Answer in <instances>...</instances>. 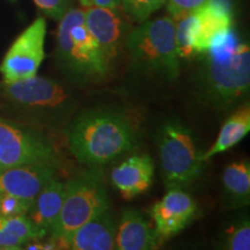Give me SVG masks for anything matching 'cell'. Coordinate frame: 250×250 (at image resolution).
I'll return each instance as SVG.
<instances>
[{
    "label": "cell",
    "instance_id": "28",
    "mask_svg": "<svg viewBox=\"0 0 250 250\" xmlns=\"http://www.w3.org/2000/svg\"><path fill=\"white\" fill-rule=\"evenodd\" d=\"M211 1L218 2V4L225 6V7L229 9V11H233L234 1H235V0H211Z\"/></svg>",
    "mask_w": 250,
    "mask_h": 250
},
{
    "label": "cell",
    "instance_id": "7",
    "mask_svg": "<svg viewBox=\"0 0 250 250\" xmlns=\"http://www.w3.org/2000/svg\"><path fill=\"white\" fill-rule=\"evenodd\" d=\"M166 189H190L203 173L205 162L195 134L180 121L161 125L156 138Z\"/></svg>",
    "mask_w": 250,
    "mask_h": 250
},
{
    "label": "cell",
    "instance_id": "13",
    "mask_svg": "<svg viewBox=\"0 0 250 250\" xmlns=\"http://www.w3.org/2000/svg\"><path fill=\"white\" fill-rule=\"evenodd\" d=\"M57 169L50 165H22L0 170V190L33 204Z\"/></svg>",
    "mask_w": 250,
    "mask_h": 250
},
{
    "label": "cell",
    "instance_id": "5",
    "mask_svg": "<svg viewBox=\"0 0 250 250\" xmlns=\"http://www.w3.org/2000/svg\"><path fill=\"white\" fill-rule=\"evenodd\" d=\"M125 49L134 70L168 81L179 78L181 59L173 17L146 20L131 29Z\"/></svg>",
    "mask_w": 250,
    "mask_h": 250
},
{
    "label": "cell",
    "instance_id": "15",
    "mask_svg": "<svg viewBox=\"0 0 250 250\" xmlns=\"http://www.w3.org/2000/svg\"><path fill=\"white\" fill-rule=\"evenodd\" d=\"M115 233V219L105 211L72 234L67 250H116Z\"/></svg>",
    "mask_w": 250,
    "mask_h": 250
},
{
    "label": "cell",
    "instance_id": "26",
    "mask_svg": "<svg viewBox=\"0 0 250 250\" xmlns=\"http://www.w3.org/2000/svg\"><path fill=\"white\" fill-rule=\"evenodd\" d=\"M208 0H166L168 13L170 17H179V15L191 13L197 8L203 6Z\"/></svg>",
    "mask_w": 250,
    "mask_h": 250
},
{
    "label": "cell",
    "instance_id": "11",
    "mask_svg": "<svg viewBox=\"0 0 250 250\" xmlns=\"http://www.w3.org/2000/svg\"><path fill=\"white\" fill-rule=\"evenodd\" d=\"M85 8L86 26L99 43L109 64L112 65L121 55L122 50L125 49V42L131 31L130 23L117 8L98 6H88Z\"/></svg>",
    "mask_w": 250,
    "mask_h": 250
},
{
    "label": "cell",
    "instance_id": "20",
    "mask_svg": "<svg viewBox=\"0 0 250 250\" xmlns=\"http://www.w3.org/2000/svg\"><path fill=\"white\" fill-rule=\"evenodd\" d=\"M48 236L27 215L0 217V250L22 247L34 240Z\"/></svg>",
    "mask_w": 250,
    "mask_h": 250
},
{
    "label": "cell",
    "instance_id": "10",
    "mask_svg": "<svg viewBox=\"0 0 250 250\" xmlns=\"http://www.w3.org/2000/svg\"><path fill=\"white\" fill-rule=\"evenodd\" d=\"M149 215L154 224L156 250L190 226L199 215V208L186 190L170 189L160 201L152 205Z\"/></svg>",
    "mask_w": 250,
    "mask_h": 250
},
{
    "label": "cell",
    "instance_id": "29",
    "mask_svg": "<svg viewBox=\"0 0 250 250\" xmlns=\"http://www.w3.org/2000/svg\"><path fill=\"white\" fill-rule=\"evenodd\" d=\"M80 2L83 4V7H87V6H88V0H80Z\"/></svg>",
    "mask_w": 250,
    "mask_h": 250
},
{
    "label": "cell",
    "instance_id": "12",
    "mask_svg": "<svg viewBox=\"0 0 250 250\" xmlns=\"http://www.w3.org/2000/svg\"><path fill=\"white\" fill-rule=\"evenodd\" d=\"M195 35L193 50L196 56L205 54L212 46H217L226 40L233 28L232 11L208 0L195 12Z\"/></svg>",
    "mask_w": 250,
    "mask_h": 250
},
{
    "label": "cell",
    "instance_id": "22",
    "mask_svg": "<svg viewBox=\"0 0 250 250\" xmlns=\"http://www.w3.org/2000/svg\"><path fill=\"white\" fill-rule=\"evenodd\" d=\"M175 36L180 59L195 57L193 35H195V14L186 13L175 17Z\"/></svg>",
    "mask_w": 250,
    "mask_h": 250
},
{
    "label": "cell",
    "instance_id": "17",
    "mask_svg": "<svg viewBox=\"0 0 250 250\" xmlns=\"http://www.w3.org/2000/svg\"><path fill=\"white\" fill-rule=\"evenodd\" d=\"M221 201L226 210L235 211L250 204V162L242 159L225 167L221 176Z\"/></svg>",
    "mask_w": 250,
    "mask_h": 250
},
{
    "label": "cell",
    "instance_id": "14",
    "mask_svg": "<svg viewBox=\"0 0 250 250\" xmlns=\"http://www.w3.org/2000/svg\"><path fill=\"white\" fill-rule=\"evenodd\" d=\"M154 177V161L148 154H133L112 168L110 181L125 199L146 192Z\"/></svg>",
    "mask_w": 250,
    "mask_h": 250
},
{
    "label": "cell",
    "instance_id": "31",
    "mask_svg": "<svg viewBox=\"0 0 250 250\" xmlns=\"http://www.w3.org/2000/svg\"><path fill=\"white\" fill-rule=\"evenodd\" d=\"M15 250H17V248H15Z\"/></svg>",
    "mask_w": 250,
    "mask_h": 250
},
{
    "label": "cell",
    "instance_id": "27",
    "mask_svg": "<svg viewBox=\"0 0 250 250\" xmlns=\"http://www.w3.org/2000/svg\"><path fill=\"white\" fill-rule=\"evenodd\" d=\"M121 1L122 0H88V6H98V7L104 8H118L121 7Z\"/></svg>",
    "mask_w": 250,
    "mask_h": 250
},
{
    "label": "cell",
    "instance_id": "3",
    "mask_svg": "<svg viewBox=\"0 0 250 250\" xmlns=\"http://www.w3.org/2000/svg\"><path fill=\"white\" fill-rule=\"evenodd\" d=\"M0 99L19 117L52 130L64 131L79 107V95L70 85L37 76L1 83Z\"/></svg>",
    "mask_w": 250,
    "mask_h": 250
},
{
    "label": "cell",
    "instance_id": "18",
    "mask_svg": "<svg viewBox=\"0 0 250 250\" xmlns=\"http://www.w3.org/2000/svg\"><path fill=\"white\" fill-rule=\"evenodd\" d=\"M65 195V182L50 180L31 205L27 217L46 235H50L61 212Z\"/></svg>",
    "mask_w": 250,
    "mask_h": 250
},
{
    "label": "cell",
    "instance_id": "9",
    "mask_svg": "<svg viewBox=\"0 0 250 250\" xmlns=\"http://www.w3.org/2000/svg\"><path fill=\"white\" fill-rule=\"evenodd\" d=\"M46 21L39 17L9 46L1 64L2 83H15L35 77L44 59Z\"/></svg>",
    "mask_w": 250,
    "mask_h": 250
},
{
    "label": "cell",
    "instance_id": "1",
    "mask_svg": "<svg viewBox=\"0 0 250 250\" xmlns=\"http://www.w3.org/2000/svg\"><path fill=\"white\" fill-rule=\"evenodd\" d=\"M67 148L80 165L102 168L136 147L138 130L116 108L93 107L76 112L64 129Z\"/></svg>",
    "mask_w": 250,
    "mask_h": 250
},
{
    "label": "cell",
    "instance_id": "21",
    "mask_svg": "<svg viewBox=\"0 0 250 250\" xmlns=\"http://www.w3.org/2000/svg\"><path fill=\"white\" fill-rule=\"evenodd\" d=\"M212 250H250V218L248 213L232 217L220 227Z\"/></svg>",
    "mask_w": 250,
    "mask_h": 250
},
{
    "label": "cell",
    "instance_id": "24",
    "mask_svg": "<svg viewBox=\"0 0 250 250\" xmlns=\"http://www.w3.org/2000/svg\"><path fill=\"white\" fill-rule=\"evenodd\" d=\"M31 205L33 204L29 202L0 190V217L11 218L27 215Z\"/></svg>",
    "mask_w": 250,
    "mask_h": 250
},
{
    "label": "cell",
    "instance_id": "8",
    "mask_svg": "<svg viewBox=\"0 0 250 250\" xmlns=\"http://www.w3.org/2000/svg\"><path fill=\"white\" fill-rule=\"evenodd\" d=\"M61 164V153L46 134L0 117V170L22 165L59 168Z\"/></svg>",
    "mask_w": 250,
    "mask_h": 250
},
{
    "label": "cell",
    "instance_id": "2",
    "mask_svg": "<svg viewBox=\"0 0 250 250\" xmlns=\"http://www.w3.org/2000/svg\"><path fill=\"white\" fill-rule=\"evenodd\" d=\"M196 92L199 101L218 111L246 102L250 89V48L234 28L221 44L201 55Z\"/></svg>",
    "mask_w": 250,
    "mask_h": 250
},
{
    "label": "cell",
    "instance_id": "16",
    "mask_svg": "<svg viewBox=\"0 0 250 250\" xmlns=\"http://www.w3.org/2000/svg\"><path fill=\"white\" fill-rule=\"evenodd\" d=\"M116 250H155L153 226L139 211L125 210L116 225Z\"/></svg>",
    "mask_w": 250,
    "mask_h": 250
},
{
    "label": "cell",
    "instance_id": "25",
    "mask_svg": "<svg viewBox=\"0 0 250 250\" xmlns=\"http://www.w3.org/2000/svg\"><path fill=\"white\" fill-rule=\"evenodd\" d=\"M34 2L45 15L59 21L66 13L71 0H34Z\"/></svg>",
    "mask_w": 250,
    "mask_h": 250
},
{
    "label": "cell",
    "instance_id": "23",
    "mask_svg": "<svg viewBox=\"0 0 250 250\" xmlns=\"http://www.w3.org/2000/svg\"><path fill=\"white\" fill-rule=\"evenodd\" d=\"M166 4V0H122L121 6L124 13L134 22L146 21L156 9Z\"/></svg>",
    "mask_w": 250,
    "mask_h": 250
},
{
    "label": "cell",
    "instance_id": "4",
    "mask_svg": "<svg viewBox=\"0 0 250 250\" xmlns=\"http://www.w3.org/2000/svg\"><path fill=\"white\" fill-rule=\"evenodd\" d=\"M55 59L73 85H92L108 77L111 65L87 28L83 9L68 8L59 20Z\"/></svg>",
    "mask_w": 250,
    "mask_h": 250
},
{
    "label": "cell",
    "instance_id": "19",
    "mask_svg": "<svg viewBox=\"0 0 250 250\" xmlns=\"http://www.w3.org/2000/svg\"><path fill=\"white\" fill-rule=\"evenodd\" d=\"M250 132V105L243 102L233 109L232 114L221 125L218 137L208 151L203 152V161L206 162L215 155L228 151L239 144Z\"/></svg>",
    "mask_w": 250,
    "mask_h": 250
},
{
    "label": "cell",
    "instance_id": "30",
    "mask_svg": "<svg viewBox=\"0 0 250 250\" xmlns=\"http://www.w3.org/2000/svg\"><path fill=\"white\" fill-rule=\"evenodd\" d=\"M2 250H15V248H13V249H2Z\"/></svg>",
    "mask_w": 250,
    "mask_h": 250
},
{
    "label": "cell",
    "instance_id": "6",
    "mask_svg": "<svg viewBox=\"0 0 250 250\" xmlns=\"http://www.w3.org/2000/svg\"><path fill=\"white\" fill-rule=\"evenodd\" d=\"M110 208L104 174L101 168H88L65 182V195L59 215L49 236L67 247L78 228Z\"/></svg>",
    "mask_w": 250,
    "mask_h": 250
}]
</instances>
